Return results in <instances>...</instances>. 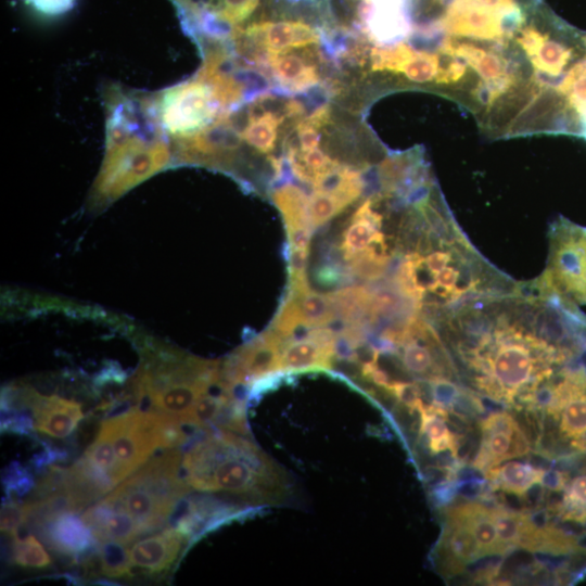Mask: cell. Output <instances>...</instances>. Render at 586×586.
<instances>
[{
  "mask_svg": "<svg viewBox=\"0 0 586 586\" xmlns=\"http://www.w3.org/2000/svg\"><path fill=\"white\" fill-rule=\"evenodd\" d=\"M317 129L318 127L309 124L306 120L301 123L297 131L302 152L317 149L320 141V135Z\"/></svg>",
  "mask_w": 586,
  "mask_h": 586,
  "instance_id": "31",
  "label": "cell"
},
{
  "mask_svg": "<svg viewBox=\"0 0 586 586\" xmlns=\"http://www.w3.org/2000/svg\"><path fill=\"white\" fill-rule=\"evenodd\" d=\"M542 471L531 463L509 461L492 468L485 475L491 482V489L523 496L533 484L540 482Z\"/></svg>",
  "mask_w": 586,
  "mask_h": 586,
  "instance_id": "14",
  "label": "cell"
},
{
  "mask_svg": "<svg viewBox=\"0 0 586 586\" xmlns=\"http://www.w3.org/2000/svg\"><path fill=\"white\" fill-rule=\"evenodd\" d=\"M482 441L471 466L484 475L501 461L530 451V441L517 420L507 412L496 411L481 422Z\"/></svg>",
  "mask_w": 586,
  "mask_h": 586,
  "instance_id": "6",
  "label": "cell"
},
{
  "mask_svg": "<svg viewBox=\"0 0 586 586\" xmlns=\"http://www.w3.org/2000/svg\"><path fill=\"white\" fill-rule=\"evenodd\" d=\"M549 253L537 293L586 331V227L559 217L548 232Z\"/></svg>",
  "mask_w": 586,
  "mask_h": 586,
  "instance_id": "3",
  "label": "cell"
},
{
  "mask_svg": "<svg viewBox=\"0 0 586 586\" xmlns=\"http://www.w3.org/2000/svg\"><path fill=\"white\" fill-rule=\"evenodd\" d=\"M28 511L26 502H21L14 498H8L1 507V531L16 535L21 526L27 523Z\"/></svg>",
  "mask_w": 586,
  "mask_h": 586,
  "instance_id": "26",
  "label": "cell"
},
{
  "mask_svg": "<svg viewBox=\"0 0 586 586\" xmlns=\"http://www.w3.org/2000/svg\"><path fill=\"white\" fill-rule=\"evenodd\" d=\"M560 432L565 437L586 433V392L570 399L560 412Z\"/></svg>",
  "mask_w": 586,
  "mask_h": 586,
  "instance_id": "24",
  "label": "cell"
},
{
  "mask_svg": "<svg viewBox=\"0 0 586 586\" xmlns=\"http://www.w3.org/2000/svg\"><path fill=\"white\" fill-rule=\"evenodd\" d=\"M575 539L578 552L586 553V531L582 532Z\"/></svg>",
  "mask_w": 586,
  "mask_h": 586,
  "instance_id": "36",
  "label": "cell"
},
{
  "mask_svg": "<svg viewBox=\"0 0 586 586\" xmlns=\"http://www.w3.org/2000/svg\"><path fill=\"white\" fill-rule=\"evenodd\" d=\"M289 296L296 302L304 320L311 327H327L335 319V308L330 295L310 290L309 286L290 289Z\"/></svg>",
  "mask_w": 586,
  "mask_h": 586,
  "instance_id": "17",
  "label": "cell"
},
{
  "mask_svg": "<svg viewBox=\"0 0 586 586\" xmlns=\"http://www.w3.org/2000/svg\"><path fill=\"white\" fill-rule=\"evenodd\" d=\"M187 537L173 527L137 540L129 552L131 564L148 573H162L177 559Z\"/></svg>",
  "mask_w": 586,
  "mask_h": 586,
  "instance_id": "11",
  "label": "cell"
},
{
  "mask_svg": "<svg viewBox=\"0 0 586 586\" xmlns=\"http://www.w3.org/2000/svg\"><path fill=\"white\" fill-rule=\"evenodd\" d=\"M181 474L191 489L233 495L252 504L282 502L284 471L256 445L228 430L206 428L182 456Z\"/></svg>",
  "mask_w": 586,
  "mask_h": 586,
  "instance_id": "1",
  "label": "cell"
},
{
  "mask_svg": "<svg viewBox=\"0 0 586 586\" xmlns=\"http://www.w3.org/2000/svg\"><path fill=\"white\" fill-rule=\"evenodd\" d=\"M276 77L293 90H303L318 81L316 68L295 54H271Z\"/></svg>",
  "mask_w": 586,
  "mask_h": 586,
  "instance_id": "16",
  "label": "cell"
},
{
  "mask_svg": "<svg viewBox=\"0 0 586 586\" xmlns=\"http://www.w3.org/2000/svg\"><path fill=\"white\" fill-rule=\"evenodd\" d=\"M446 524L440 546L464 563L473 562L484 557L477 540L469 526L461 520L445 514Z\"/></svg>",
  "mask_w": 586,
  "mask_h": 586,
  "instance_id": "15",
  "label": "cell"
},
{
  "mask_svg": "<svg viewBox=\"0 0 586 586\" xmlns=\"http://www.w3.org/2000/svg\"><path fill=\"white\" fill-rule=\"evenodd\" d=\"M568 480V474L557 469H543L540 475V483L549 491H563Z\"/></svg>",
  "mask_w": 586,
  "mask_h": 586,
  "instance_id": "32",
  "label": "cell"
},
{
  "mask_svg": "<svg viewBox=\"0 0 586 586\" xmlns=\"http://www.w3.org/2000/svg\"><path fill=\"white\" fill-rule=\"evenodd\" d=\"M163 415L138 407L102 421L100 430L110 440L123 481L145 463L152 453L162 448Z\"/></svg>",
  "mask_w": 586,
  "mask_h": 586,
  "instance_id": "4",
  "label": "cell"
},
{
  "mask_svg": "<svg viewBox=\"0 0 586 586\" xmlns=\"http://www.w3.org/2000/svg\"><path fill=\"white\" fill-rule=\"evenodd\" d=\"M181 461L179 449L165 450L143 463L101 500L113 510L127 512L143 535L157 531L191 491L182 477Z\"/></svg>",
  "mask_w": 586,
  "mask_h": 586,
  "instance_id": "2",
  "label": "cell"
},
{
  "mask_svg": "<svg viewBox=\"0 0 586 586\" xmlns=\"http://www.w3.org/2000/svg\"><path fill=\"white\" fill-rule=\"evenodd\" d=\"M12 537V559L15 564L30 569H44L51 564L48 551L33 534Z\"/></svg>",
  "mask_w": 586,
  "mask_h": 586,
  "instance_id": "21",
  "label": "cell"
},
{
  "mask_svg": "<svg viewBox=\"0 0 586 586\" xmlns=\"http://www.w3.org/2000/svg\"><path fill=\"white\" fill-rule=\"evenodd\" d=\"M34 527L51 550L65 556H81L98 545L91 530L73 512L59 514Z\"/></svg>",
  "mask_w": 586,
  "mask_h": 586,
  "instance_id": "10",
  "label": "cell"
},
{
  "mask_svg": "<svg viewBox=\"0 0 586 586\" xmlns=\"http://www.w3.org/2000/svg\"><path fill=\"white\" fill-rule=\"evenodd\" d=\"M4 482L8 498L14 499H16V496H23L30 491L33 484L30 475L24 469L17 467V463H12V469L9 470Z\"/></svg>",
  "mask_w": 586,
  "mask_h": 586,
  "instance_id": "28",
  "label": "cell"
},
{
  "mask_svg": "<svg viewBox=\"0 0 586 586\" xmlns=\"http://www.w3.org/2000/svg\"><path fill=\"white\" fill-rule=\"evenodd\" d=\"M583 62H584V61H583ZM581 64H582V63H581ZM578 67H579V66H578ZM578 67H577V68H578ZM576 71H577V69H576ZM575 74H576V72H575ZM575 74H574V76H575ZM574 76H573V78H572V81H571V85H570V88H569V94H570V89H571V86H572V82H573ZM569 103H570V102H569ZM571 114H572V113H571Z\"/></svg>",
  "mask_w": 586,
  "mask_h": 586,
  "instance_id": "37",
  "label": "cell"
},
{
  "mask_svg": "<svg viewBox=\"0 0 586 586\" xmlns=\"http://www.w3.org/2000/svg\"><path fill=\"white\" fill-rule=\"evenodd\" d=\"M332 330L324 327L314 328L310 335L294 340L285 345L280 354V371L298 372L328 369L334 355Z\"/></svg>",
  "mask_w": 586,
  "mask_h": 586,
  "instance_id": "9",
  "label": "cell"
},
{
  "mask_svg": "<svg viewBox=\"0 0 586 586\" xmlns=\"http://www.w3.org/2000/svg\"><path fill=\"white\" fill-rule=\"evenodd\" d=\"M126 544L117 540L98 542L100 571L109 577H126L132 575L130 552Z\"/></svg>",
  "mask_w": 586,
  "mask_h": 586,
  "instance_id": "20",
  "label": "cell"
},
{
  "mask_svg": "<svg viewBox=\"0 0 586 586\" xmlns=\"http://www.w3.org/2000/svg\"><path fill=\"white\" fill-rule=\"evenodd\" d=\"M486 481L484 477H470L457 482V494L466 498L483 497L486 493Z\"/></svg>",
  "mask_w": 586,
  "mask_h": 586,
  "instance_id": "30",
  "label": "cell"
},
{
  "mask_svg": "<svg viewBox=\"0 0 586 586\" xmlns=\"http://www.w3.org/2000/svg\"><path fill=\"white\" fill-rule=\"evenodd\" d=\"M272 198L282 213L285 229L297 226L313 228L307 211L308 198L301 189L288 184L275 191Z\"/></svg>",
  "mask_w": 586,
  "mask_h": 586,
  "instance_id": "19",
  "label": "cell"
},
{
  "mask_svg": "<svg viewBox=\"0 0 586 586\" xmlns=\"http://www.w3.org/2000/svg\"><path fill=\"white\" fill-rule=\"evenodd\" d=\"M340 275L336 270L330 268H323L319 270L317 278L327 284L335 283L339 280Z\"/></svg>",
  "mask_w": 586,
  "mask_h": 586,
  "instance_id": "35",
  "label": "cell"
},
{
  "mask_svg": "<svg viewBox=\"0 0 586 586\" xmlns=\"http://www.w3.org/2000/svg\"><path fill=\"white\" fill-rule=\"evenodd\" d=\"M22 410L31 412L34 429L54 438H65L74 432L84 415L79 403L58 395H42L35 390H15Z\"/></svg>",
  "mask_w": 586,
  "mask_h": 586,
  "instance_id": "7",
  "label": "cell"
},
{
  "mask_svg": "<svg viewBox=\"0 0 586 586\" xmlns=\"http://www.w3.org/2000/svg\"><path fill=\"white\" fill-rule=\"evenodd\" d=\"M491 511L499 540L508 548L518 546L522 531L523 512L506 507L491 508Z\"/></svg>",
  "mask_w": 586,
  "mask_h": 586,
  "instance_id": "23",
  "label": "cell"
},
{
  "mask_svg": "<svg viewBox=\"0 0 586 586\" xmlns=\"http://www.w3.org/2000/svg\"><path fill=\"white\" fill-rule=\"evenodd\" d=\"M432 390V405L450 410L461 390L444 377L429 379Z\"/></svg>",
  "mask_w": 586,
  "mask_h": 586,
  "instance_id": "27",
  "label": "cell"
},
{
  "mask_svg": "<svg viewBox=\"0 0 586 586\" xmlns=\"http://www.w3.org/2000/svg\"><path fill=\"white\" fill-rule=\"evenodd\" d=\"M288 241L290 247L306 249L308 250L311 228L307 226H297L286 229Z\"/></svg>",
  "mask_w": 586,
  "mask_h": 586,
  "instance_id": "34",
  "label": "cell"
},
{
  "mask_svg": "<svg viewBox=\"0 0 586 586\" xmlns=\"http://www.w3.org/2000/svg\"><path fill=\"white\" fill-rule=\"evenodd\" d=\"M283 120V115L272 111H263L250 118L243 131V138L250 145L262 153H269L275 146L277 130Z\"/></svg>",
  "mask_w": 586,
  "mask_h": 586,
  "instance_id": "18",
  "label": "cell"
},
{
  "mask_svg": "<svg viewBox=\"0 0 586 586\" xmlns=\"http://www.w3.org/2000/svg\"><path fill=\"white\" fill-rule=\"evenodd\" d=\"M97 542L117 540L129 544L143 535L140 526L127 512L111 509L101 499L80 515Z\"/></svg>",
  "mask_w": 586,
  "mask_h": 586,
  "instance_id": "12",
  "label": "cell"
},
{
  "mask_svg": "<svg viewBox=\"0 0 586 586\" xmlns=\"http://www.w3.org/2000/svg\"><path fill=\"white\" fill-rule=\"evenodd\" d=\"M347 204L337 195L315 192L308 199V216L313 228L322 226L339 214Z\"/></svg>",
  "mask_w": 586,
  "mask_h": 586,
  "instance_id": "25",
  "label": "cell"
},
{
  "mask_svg": "<svg viewBox=\"0 0 586 586\" xmlns=\"http://www.w3.org/2000/svg\"><path fill=\"white\" fill-rule=\"evenodd\" d=\"M380 228L365 219H353L343 235L342 250L346 260L354 259L364 252Z\"/></svg>",
  "mask_w": 586,
  "mask_h": 586,
  "instance_id": "22",
  "label": "cell"
},
{
  "mask_svg": "<svg viewBox=\"0 0 586 586\" xmlns=\"http://www.w3.org/2000/svg\"><path fill=\"white\" fill-rule=\"evenodd\" d=\"M445 514L455 517L466 523L473 533L485 556L499 555L510 550L504 545L496 532L491 508L479 502H466L445 509Z\"/></svg>",
  "mask_w": 586,
  "mask_h": 586,
  "instance_id": "13",
  "label": "cell"
},
{
  "mask_svg": "<svg viewBox=\"0 0 586 586\" xmlns=\"http://www.w3.org/2000/svg\"><path fill=\"white\" fill-rule=\"evenodd\" d=\"M245 35L270 54L316 44L321 38L317 26L292 16L254 22L246 27Z\"/></svg>",
  "mask_w": 586,
  "mask_h": 586,
  "instance_id": "8",
  "label": "cell"
},
{
  "mask_svg": "<svg viewBox=\"0 0 586 586\" xmlns=\"http://www.w3.org/2000/svg\"><path fill=\"white\" fill-rule=\"evenodd\" d=\"M564 491L566 499L586 506V474L576 476L570 481Z\"/></svg>",
  "mask_w": 586,
  "mask_h": 586,
  "instance_id": "33",
  "label": "cell"
},
{
  "mask_svg": "<svg viewBox=\"0 0 586 586\" xmlns=\"http://www.w3.org/2000/svg\"><path fill=\"white\" fill-rule=\"evenodd\" d=\"M161 107L165 127L171 133L187 136L213 120L217 104L208 86L190 82L167 92Z\"/></svg>",
  "mask_w": 586,
  "mask_h": 586,
  "instance_id": "5",
  "label": "cell"
},
{
  "mask_svg": "<svg viewBox=\"0 0 586 586\" xmlns=\"http://www.w3.org/2000/svg\"><path fill=\"white\" fill-rule=\"evenodd\" d=\"M307 260H308V250L290 247V253H289L290 283L307 280V277H306Z\"/></svg>",
  "mask_w": 586,
  "mask_h": 586,
  "instance_id": "29",
  "label": "cell"
}]
</instances>
